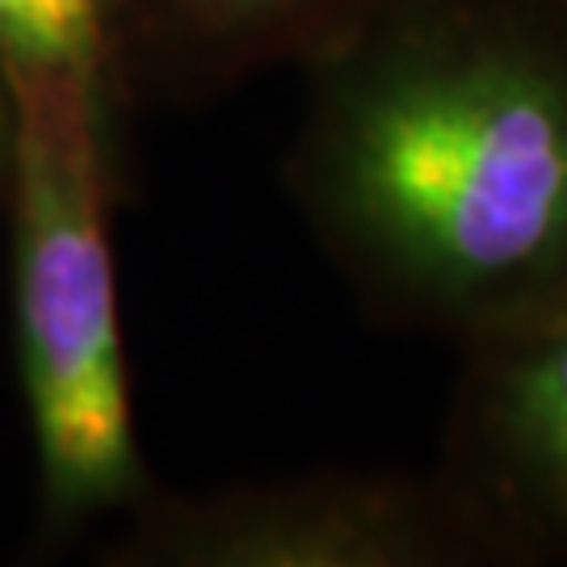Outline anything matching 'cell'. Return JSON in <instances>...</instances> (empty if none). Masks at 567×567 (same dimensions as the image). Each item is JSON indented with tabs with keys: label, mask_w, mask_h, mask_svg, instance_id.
<instances>
[{
	"label": "cell",
	"mask_w": 567,
	"mask_h": 567,
	"mask_svg": "<svg viewBox=\"0 0 567 567\" xmlns=\"http://www.w3.org/2000/svg\"><path fill=\"white\" fill-rule=\"evenodd\" d=\"M307 76L290 182L374 320L463 341L567 295V0H379Z\"/></svg>",
	"instance_id": "6da1fadb"
},
{
	"label": "cell",
	"mask_w": 567,
	"mask_h": 567,
	"mask_svg": "<svg viewBox=\"0 0 567 567\" xmlns=\"http://www.w3.org/2000/svg\"><path fill=\"white\" fill-rule=\"evenodd\" d=\"M9 81L18 102L21 370L47 492L76 513L135 487L97 84L30 72H9Z\"/></svg>",
	"instance_id": "7a4b0ae2"
},
{
	"label": "cell",
	"mask_w": 567,
	"mask_h": 567,
	"mask_svg": "<svg viewBox=\"0 0 567 567\" xmlns=\"http://www.w3.org/2000/svg\"><path fill=\"white\" fill-rule=\"evenodd\" d=\"M437 475L487 567H567V295L463 337Z\"/></svg>",
	"instance_id": "3957f363"
},
{
	"label": "cell",
	"mask_w": 567,
	"mask_h": 567,
	"mask_svg": "<svg viewBox=\"0 0 567 567\" xmlns=\"http://www.w3.org/2000/svg\"><path fill=\"white\" fill-rule=\"evenodd\" d=\"M227 567H487L437 471H320L231 501L182 538Z\"/></svg>",
	"instance_id": "277c9868"
},
{
	"label": "cell",
	"mask_w": 567,
	"mask_h": 567,
	"mask_svg": "<svg viewBox=\"0 0 567 567\" xmlns=\"http://www.w3.org/2000/svg\"><path fill=\"white\" fill-rule=\"evenodd\" d=\"M185 34L227 60H311L379 0H164Z\"/></svg>",
	"instance_id": "5b68a950"
},
{
	"label": "cell",
	"mask_w": 567,
	"mask_h": 567,
	"mask_svg": "<svg viewBox=\"0 0 567 567\" xmlns=\"http://www.w3.org/2000/svg\"><path fill=\"white\" fill-rule=\"evenodd\" d=\"M114 0H0V60L9 72L102 84Z\"/></svg>",
	"instance_id": "8992f818"
},
{
	"label": "cell",
	"mask_w": 567,
	"mask_h": 567,
	"mask_svg": "<svg viewBox=\"0 0 567 567\" xmlns=\"http://www.w3.org/2000/svg\"><path fill=\"white\" fill-rule=\"evenodd\" d=\"M0 131H4V105H0Z\"/></svg>",
	"instance_id": "52a82bcc"
}]
</instances>
